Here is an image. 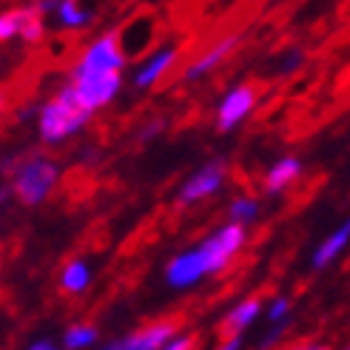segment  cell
Returning a JSON list of instances; mask_svg holds the SVG:
<instances>
[{
	"label": "cell",
	"instance_id": "6da1fadb",
	"mask_svg": "<svg viewBox=\"0 0 350 350\" xmlns=\"http://www.w3.org/2000/svg\"><path fill=\"white\" fill-rule=\"evenodd\" d=\"M6 174L12 177L9 191L21 200L23 205H40L49 200L51 188L57 185V163L49 160L46 154L34 151V154H21V157H12L6 160Z\"/></svg>",
	"mask_w": 350,
	"mask_h": 350
},
{
	"label": "cell",
	"instance_id": "7a4b0ae2",
	"mask_svg": "<svg viewBox=\"0 0 350 350\" xmlns=\"http://www.w3.org/2000/svg\"><path fill=\"white\" fill-rule=\"evenodd\" d=\"M89 117H92V109L83 106L77 89L68 83L40 109V139L51 146L63 143L66 137L80 131L89 122Z\"/></svg>",
	"mask_w": 350,
	"mask_h": 350
},
{
	"label": "cell",
	"instance_id": "3957f363",
	"mask_svg": "<svg viewBox=\"0 0 350 350\" xmlns=\"http://www.w3.org/2000/svg\"><path fill=\"white\" fill-rule=\"evenodd\" d=\"M245 239H248V231H245V222H231L219 228L217 234H211L208 239L200 242V251L205 256V265H208V273H222L225 268L234 262V256L242 251Z\"/></svg>",
	"mask_w": 350,
	"mask_h": 350
},
{
	"label": "cell",
	"instance_id": "277c9868",
	"mask_svg": "<svg viewBox=\"0 0 350 350\" xmlns=\"http://www.w3.org/2000/svg\"><path fill=\"white\" fill-rule=\"evenodd\" d=\"M126 66V49L120 43V34L109 31L103 34L97 43H92L83 51L80 63L75 66V77L77 75H106V72H122Z\"/></svg>",
	"mask_w": 350,
	"mask_h": 350
},
{
	"label": "cell",
	"instance_id": "5b68a950",
	"mask_svg": "<svg viewBox=\"0 0 350 350\" xmlns=\"http://www.w3.org/2000/svg\"><path fill=\"white\" fill-rule=\"evenodd\" d=\"M183 325H185V313H171V317L154 319L146 327L134 330L131 336L120 339V342H111L109 347H103V350H160L163 345H168L174 336H177V330Z\"/></svg>",
	"mask_w": 350,
	"mask_h": 350
},
{
	"label": "cell",
	"instance_id": "8992f818",
	"mask_svg": "<svg viewBox=\"0 0 350 350\" xmlns=\"http://www.w3.org/2000/svg\"><path fill=\"white\" fill-rule=\"evenodd\" d=\"M43 6L38 3H26V6H14L3 12L0 17V38H23L26 43H40L43 38Z\"/></svg>",
	"mask_w": 350,
	"mask_h": 350
},
{
	"label": "cell",
	"instance_id": "52a82bcc",
	"mask_svg": "<svg viewBox=\"0 0 350 350\" xmlns=\"http://www.w3.org/2000/svg\"><path fill=\"white\" fill-rule=\"evenodd\" d=\"M225 174H228V165H225V160H211L208 165H202L194 177H191L183 191H180V197H177V205L185 208V205H194L200 200H208L211 194H217L219 185L225 183Z\"/></svg>",
	"mask_w": 350,
	"mask_h": 350
},
{
	"label": "cell",
	"instance_id": "ba28073f",
	"mask_svg": "<svg viewBox=\"0 0 350 350\" xmlns=\"http://www.w3.org/2000/svg\"><path fill=\"white\" fill-rule=\"evenodd\" d=\"M72 85L77 89V97L83 100V106H89L92 111L106 106L114 100V94L120 92V72H106V75H77L72 80Z\"/></svg>",
	"mask_w": 350,
	"mask_h": 350
},
{
	"label": "cell",
	"instance_id": "9c48e42d",
	"mask_svg": "<svg viewBox=\"0 0 350 350\" xmlns=\"http://www.w3.org/2000/svg\"><path fill=\"white\" fill-rule=\"evenodd\" d=\"M202 276H208V265H205V256L200 248L174 256L165 268V282L171 288H191V285H197Z\"/></svg>",
	"mask_w": 350,
	"mask_h": 350
},
{
	"label": "cell",
	"instance_id": "30bf717a",
	"mask_svg": "<svg viewBox=\"0 0 350 350\" xmlns=\"http://www.w3.org/2000/svg\"><path fill=\"white\" fill-rule=\"evenodd\" d=\"M256 103V89L254 85H237V89L222 100V106L217 111V129L219 131H231L237 122L254 109Z\"/></svg>",
	"mask_w": 350,
	"mask_h": 350
},
{
	"label": "cell",
	"instance_id": "8fae6325",
	"mask_svg": "<svg viewBox=\"0 0 350 350\" xmlns=\"http://www.w3.org/2000/svg\"><path fill=\"white\" fill-rule=\"evenodd\" d=\"M262 302H265V296H262V293H254V296H248V299H242L239 305H234L228 317L219 322V330H217V334H219V342L234 339V336H242V330L259 317Z\"/></svg>",
	"mask_w": 350,
	"mask_h": 350
},
{
	"label": "cell",
	"instance_id": "7c38bea8",
	"mask_svg": "<svg viewBox=\"0 0 350 350\" xmlns=\"http://www.w3.org/2000/svg\"><path fill=\"white\" fill-rule=\"evenodd\" d=\"M234 46H237V38H225V40H219L214 49H208V51H205V55H202L200 60H194V63H191V66L185 68V72H183V77H185V80H197V77L208 75V72H211V68H214L217 63H222L225 57L231 55V51H234Z\"/></svg>",
	"mask_w": 350,
	"mask_h": 350
},
{
	"label": "cell",
	"instance_id": "4fadbf2b",
	"mask_svg": "<svg viewBox=\"0 0 350 350\" xmlns=\"http://www.w3.org/2000/svg\"><path fill=\"white\" fill-rule=\"evenodd\" d=\"M347 242H350V219H345L339 228H336V231L330 234V237L319 245V248H317V254H313V268H317V271L327 268L330 262H334V259L345 251V245H347Z\"/></svg>",
	"mask_w": 350,
	"mask_h": 350
},
{
	"label": "cell",
	"instance_id": "5bb4252c",
	"mask_svg": "<svg viewBox=\"0 0 350 350\" xmlns=\"http://www.w3.org/2000/svg\"><path fill=\"white\" fill-rule=\"evenodd\" d=\"M302 174V163L296 160V157H285V160H279L268 174H265V188L271 194H279V191H285L288 185H293L299 180Z\"/></svg>",
	"mask_w": 350,
	"mask_h": 350
},
{
	"label": "cell",
	"instance_id": "9a60e30c",
	"mask_svg": "<svg viewBox=\"0 0 350 350\" xmlns=\"http://www.w3.org/2000/svg\"><path fill=\"white\" fill-rule=\"evenodd\" d=\"M89 288V265L83 259H68L60 271V291L68 296H77Z\"/></svg>",
	"mask_w": 350,
	"mask_h": 350
},
{
	"label": "cell",
	"instance_id": "2e32d148",
	"mask_svg": "<svg viewBox=\"0 0 350 350\" xmlns=\"http://www.w3.org/2000/svg\"><path fill=\"white\" fill-rule=\"evenodd\" d=\"M177 57H180V51H163V55H157L146 68H139L134 85H137V89H148V85H154L157 80L171 72V66L177 63Z\"/></svg>",
	"mask_w": 350,
	"mask_h": 350
},
{
	"label": "cell",
	"instance_id": "e0dca14e",
	"mask_svg": "<svg viewBox=\"0 0 350 350\" xmlns=\"http://www.w3.org/2000/svg\"><path fill=\"white\" fill-rule=\"evenodd\" d=\"M94 342H97V327H92V325H72L63 336L66 350H83Z\"/></svg>",
	"mask_w": 350,
	"mask_h": 350
},
{
	"label": "cell",
	"instance_id": "ac0fdd59",
	"mask_svg": "<svg viewBox=\"0 0 350 350\" xmlns=\"http://www.w3.org/2000/svg\"><path fill=\"white\" fill-rule=\"evenodd\" d=\"M256 214H259V205H256L254 197H237V200L231 202V217H234L237 222L248 225L251 219H256Z\"/></svg>",
	"mask_w": 350,
	"mask_h": 350
},
{
	"label": "cell",
	"instance_id": "d6986e66",
	"mask_svg": "<svg viewBox=\"0 0 350 350\" xmlns=\"http://www.w3.org/2000/svg\"><path fill=\"white\" fill-rule=\"evenodd\" d=\"M57 14H60V21L66 26H83L85 23V12L77 6V0H60Z\"/></svg>",
	"mask_w": 350,
	"mask_h": 350
},
{
	"label": "cell",
	"instance_id": "ffe728a7",
	"mask_svg": "<svg viewBox=\"0 0 350 350\" xmlns=\"http://www.w3.org/2000/svg\"><path fill=\"white\" fill-rule=\"evenodd\" d=\"M285 334H288V322H282V325L273 322V327H271L268 334L262 336V342L256 345V350H273L279 342H282V336H285Z\"/></svg>",
	"mask_w": 350,
	"mask_h": 350
},
{
	"label": "cell",
	"instance_id": "44dd1931",
	"mask_svg": "<svg viewBox=\"0 0 350 350\" xmlns=\"http://www.w3.org/2000/svg\"><path fill=\"white\" fill-rule=\"evenodd\" d=\"M200 339L197 336H174L168 345H163L160 350H197Z\"/></svg>",
	"mask_w": 350,
	"mask_h": 350
},
{
	"label": "cell",
	"instance_id": "7402d4cb",
	"mask_svg": "<svg viewBox=\"0 0 350 350\" xmlns=\"http://www.w3.org/2000/svg\"><path fill=\"white\" fill-rule=\"evenodd\" d=\"M288 310H291V302L282 296V299H276V302H273V308L268 310V319H271V322H285Z\"/></svg>",
	"mask_w": 350,
	"mask_h": 350
},
{
	"label": "cell",
	"instance_id": "603a6c76",
	"mask_svg": "<svg viewBox=\"0 0 350 350\" xmlns=\"http://www.w3.org/2000/svg\"><path fill=\"white\" fill-rule=\"evenodd\" d=\"M279 350H334L330 345L325 342H313V339H299V342H293V345H285V347H279Z\"/></svg>",
	"mask_w": 350,
	"mask_h": 350
},
{
	"label": "cell",
	"instance_id": "cb8c5ba5",
	"mask_svg": "<svg viewBox=\"0 0 350 350\" xmlns=\"http://www.w3.org/2000/svg\"><path fill=\"white\" fill-rule=\"evenodd\" d=\"M239 345H242V336H234V339H225L217 350H239Z\"/></svg>",
	"mask_w": 350,
	"mask_h": 350
},
{
	"label": "cell",
	"instance_id": "d4e9b609",
	"mask_svg": "<svg viewBox=\"0 0 350 350\" xmlns=\"http://www.w3.org/2000/svg\"><path fill=\"white\" fill-rule=\"evenodd\" d=\"M29 350H57L55 345H51V342H34Z\"/></svg>",
	"mask_w": 350,
	"mask_h": 350
},
{
	"label": "cell",
	"instance_id": "484cf974",
	"mask_svg": "<svg viewBox=\"0 0 350 350\" xmlns=\"http://www.w3.org/2000/svg\"><path fill=\"white\" fill-rule=\"evenodd\" d=\"M342 350H350V342H347V345H345V347H342Z\"/></svg>",
	"mask_w": 350,
	"mask_h": 350
}]
</instances>
